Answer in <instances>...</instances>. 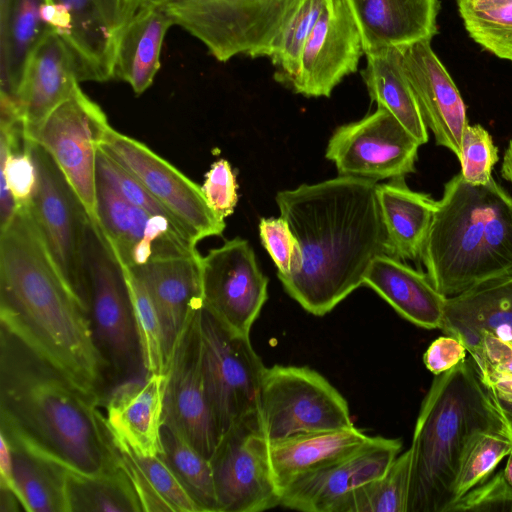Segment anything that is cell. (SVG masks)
<instances>
[{
	"mask_svg": "<svg viewBox=\"0 0 512 512\" xmlns=\"http://www.w3.org/2000/svg\"><path fill=\"white\" fill-rule=\"evenodd\" d=\"M375 181L339 175L277 193L276 202L295 236L301 263L279 276L285 291L307 312L323 316L355 289L386 237Z\"/></svg>",
	"mask_w": 512,
	"mask_h": 512,
	"instance_id": "1",
	"label": "cell"
},
{
	"mask_svg": "<svg viewBox=\"0 0 512 512\" xmlns=\"http://www.w3.org/2000/svg\"><path fill=\"white\" fill-rule=\"evenodd\" d=\"M0 231L1 325L103 397L110 372L89 311L55 265L29 206Z\"/></svg>",
	"mask_w": 512,
	"mask_h": 512,
	"instance_id": "2",
	"label": "cell"
},
{
	"mask_svg": "<svg viewBox=\"0 0 512 512\" xmlns=\"http://www.w3.org/2000/svg\"><path fill=\"white\" fill-rule=\"evenodd\" d=\"M103 399L1 325L0 431L7 437L68 470L112 472L119 466L99 410Z\"/></svg>",
	"mask_w": 512,
	"mask_h": 512,
	"instance_id": "3",
	"label": "cell"
},
{
	"mask_svg": "<svg viewBox=\"0 0 512 512\" xmlns=\"http://www.w3.org/2000/svg\"><path fill=\"white\" fill-rule=\"evenodd\" d=\"M445 297L512 272V196L493 178L472 185L455 175L436 201L421 255Z\"/></svg>",
	"mask_w": 512,
	"mask_h": 512,
	"instance_id": "4",
	"label": "cell"
},
{
	"mask_svg": "<svg viewBox=\"0 0 512 512\" xmlns=\"http://www.w3.org/2000/svg\"><path fill=\"white\" fill-rule=\"evenodd\" d=\"M507 432L472 358L435 375L416 420L407 512H445L458 460L478 431Z\"/></svg>",
	"mask_w": 512,
	"mask_h": 512,
	"instance_id": "5",
	"label": "cell"
},
{
	"mask_svg": "<svg viewBox=\"0 0 512 512\" xmlns=\"http://www.w3.org/2000/svg\"><path fill=\"white\" fill-rule=\"evenodd\" d=\"M300 0H162L179 25L220 62L270 57Z\"/></svg>",
	"mask_w": 512,
	"mask_h": 512,
	"instance_id": "6",
	"label": "cell"
},
{
	"mask_svg": "<svg viewBox=\"0 0 512 512\" xmlns=\"http://www.w3.org/2000/svg\"><path fill=\"white\" fill-rule=\"evenodd\" d=\"M85 264L94 338L110 377L122 381L137 377L144 370L124 271L99 227L91 221Z\"/></svg>",
	"mask_w": 512,
	"mask_h": 512,
	"instance_id": "7",
	"label": "cell"
},
{
	"mask_svg": "<svg viewBox=\"0 0 512 512\" xmlns=\"http://www.w3.org/2000/svg\"><path fill=\"white\" fill-rule=\"evenodd\" d=\"M257 411L269 443L354 426L344 397L308 367H265Z\"/></svg>",
	"mask_w": 512,
	"mask_h": 512,
	"instance_id": "8",
	"label": "cell"
},
{
	"mask_svg": "<svg viewBox=\"0 0 512 512\" xmlns=\"http://www.w3.org/2000/svg\"><path fill=\"white\" fill-rule=\"evenodd\" d=\"M30 142L38 183L29 209L62 277L89 311L85 264L89 216L51 155Z\"/></svg>",
	"mask_w": 512,
	"mask_h": 512,
	"instance_id": "9",
	"label": "cell"
},
{
	"mask_svg": "<svg viewBox=\"0 0 512 512\" xmlns=\"http://www.w3.org/2000/svg\"><path fill=\"white\" fill-rule=\"evenodd\" d=\"M200 331L205 389L220 440L233 424L257 410L265 366L249 336L235 332L204 306Z\"/></svg>",
	"mask_w": 512,
	"mask_h": 512,
	"instance_id": "10",
	"label": "cell"
},
{
	"mask_svg": "<svg viewBox=\"0 0 512 512\" xmlns=\"http://www.w3.org/2000/svg\"><path fill=\"white\" fill-rule=\"evenodd\" d=\"M209 460L219 512H260L280 505L269 441L257 410L221 436Z\"/></svg>",
	"mask_w": 512,
	"mask_h": 512,
	"instance_id": "11",
	"label": "cell"
},
{
	"mask_svg": "<svg viewBox=\"0 0 512 512\" xmlns=\"http://www.w3.org/2000/svg\"><path fill=\"white\" fill-rule=\"evenodd\" d=\"M109 127L101 107L77 84L72 94L28 139L51 155L96 226V160L100 142Z\"/></svg>",
	"mask_w": 512,
	"mask_h": 512,
	"instance_id": "12",
	"label": "cell"
},
{
	"mask_svg": "<svg viewBox=\"0 0 512 512\" xmlns=\"http://www.w3.org/2000/svg\"><path fill=\"white\" fill-rule=\"evenodd\" d=\"M99 148L140 182L196 244L222 234L224 219L201 187L148 146L109 127Z\"/></svg>",
	"mask_w": 512,
	"mask_h": 512,
	"instance_id": "13",
	"label": "cell"
},
{
	"mask_svg": "<svg viewBox=\"0 0 512 512\" xmlns=\"http://www.w3.org/2000/svg\"><path fill=\"white\" fill-rule=\"evenodd\" d=\"M140 5L129 0H45L41 18L67 46L79 82L114 78L120 35Z\"/></svg>",
	"mask_w": 512,
	"mask_h": 512,
	"instance_id": "14",
	"label": "cell"
},
{
	"mask_svg": "<svg viewBox=\"0 0 512 512\" xmlns=\"http://www.w3.org/2000/svg\"><path fill=\"white\" fill-rule=\"evenodd\" d=\"M420 145L389 111L378 107L358 121L337 127L325 157L339 175L376 182L413 173Z\"/></svg>",
	"mask_w": 512,
	"mask_h": 512,
	"instance_id": "15",
	"label": "cell"
},
{
	"mask_svg": "<svg viewBox=\"0 0 512 512\" xmlns=\"http://www.w3.org/2000/svg\"><path fill=\"white\" fill-rule=\"evenodd\" d=\"M97 215L106 242L127 268L199 253L196 243L171 219L131 204L99 178Z\"/></svg>",
	"mask_w": 512,
	"mask_h": 512,
	"instance_id": "16",
	"label": "cell"
},
{
	"mask_svg": "<svg viewBox=\"0 0 512 512\" xmlns=\"http://www.w3.org/2000/svg\"><path fill=\"white\" fill-rule=\"evenodd\" d=\"M203 306L237 333L250 335L268 297V278L248 241L234 238L201 257Z\"/></svg>",
	"mask_w": 512,
	"mask_h": 512,
	"instance_id": "17",
	"label": "cell"
},
{
	"mask_svg": "<svg viewBox=\"0 0 512 512\" xmlns=\"http://www.w3.org/2000/svg\"><path fill=\"white\" fill-rule=\"evenodd\" d=\"M200 310L177 340L169 360L163 425L210 459L219 434L204 383Z\"/></svg>",
	"mask_w": 512,
	"mask_h": 512,
	"instance_id": "18",
	"label": "cell"
},
{
	"mask_svg": "<svg viewBox=\"0 0 512 512\" xmlns=\"http://www.w3.org/2000/svg\"><path fill=\"white\" fill-rule=\"evenodd\" d=\"M363 54L360 34L344 0H333L306 41L289 85L306 97H329L346 76L357 71Z\"/></svg>",
	"mask_w": 512,
	"mask_h": 512,
	"instance_id": "19",
	"label": "cell"
},
{
	"mask_svg": "<svg viewBox=\"0 0 512 512\" xmlns=\"http://www.w3.org/2000/svg\"><path fill=\"white\" fill-rule=\"evenodd\" d=\"M401 447L398 439L370 436L348 456L289 484L281 493L280 505L305 512H331L350 492L381 476Z\"/></svg>",
	"mask_w": 512,
	"mask_h": 512,
	"instance_id": "20",
	"label": "cell"
},
{
	"mask_svg": "<svg viewBox=\"0 0 512 512\" xmlns=\"http://www.w3.org/2000/svg\"><path fill=\"white\" fill-rule=\"evenodd\" d=\"M400 49L404 74L427 128L433 132L437 145L449 149L459 159L468 120L456 84L433 51L431 40Z\"/></svg>",
	"mask_w": 512,
	"mask_h": 512,
	"instance_id": "21",
	"label": "cell"
},
{
	"mask_svg": "<svg viewBox=\"0 0 512 512\" xmlns=\"http://www.w3.org/2000/svg\"><path fill=\"white\" fill-rule=\"evenodd\" d=\"M167 374L120 382L105 397V426L113 445L142 456L163 454L162 426Z\"/></svg>",
	"mask_w": 512,
	"mask_h": 512,
	"instance_id": "22",
	"label": "cell"
},
{
	"mask_svg": "<svg viewBox=\"0 0 512 512\" xmlns=\"http://www.w3.org/2000/svg\"><path fill=\"white\" fill-rule=\"evenodd\" d=\"M440 329L459 338L471 357L484 335L512 343V272L447 297Z\"/></svg>",
	"mask_w": 512,
	"mask_h": 512,
	"instance_id": "23",
	"label": "cell"
},
{
	"mask_svg": "<svg viewBox=\"0 0 512 512\" xmlns=\"http://www.w3.org/2000/svg\"><path fill=\"white\" fill-rule=\"evenodd\" d=\"M201 257L198 253L129 268L142 281L154 304L164 335L168 364L177 340L203 306Z\"/></svg>",
	"mask_w": 512,
	"mask_h": 512,
	"instance_id": "24",
	"label": "cell"
},
{
	"mask_svg": "<svg viewBox=\"0 0 512 512\" xmlns=\"http://www.w3.org/2000/svg\"><path fill=\"white\" fill-rule=\"evenodd\" d=\"M364 54L432 40L438 33L439 0H344Z\"/></svg>",
	"mask_w": 512,
	"mask_h": 512,
	"instance_id": "25",
	"label": "cell"
},
{
	"mask_svg": "<svg viewBox=\"0 0 512 512\" xmlns=\"http://www.w3.org/2000/svg\"><path fill=\"white\" fill-rule=\"evenodd\" d=\"M77 84L79 81L73 58L65 43L51 28L30 56L19 94L27 139L72 94Z\"/></svg>",
	"mask_w": 512,
	"mask_h": 512,
	"instance_id": "26",
	"label": "cell"
},
{
	"mask_svg": "<svg viewBox=\"0 0 512 512\" xmlns=\"http://www.w3.org/2000/svg\"><path fill=\"white\" fill-rule=\"evenodd\" d=\"M363 285L373 289L409 322L425 329L441 328L447 297L434 287L427 274L400 259L386 253L377 255Z\"/></svg>",
	"mask_w": 512,
	"mask_h": 512,
	"instance_id": "27",
	"label": "cell"
},
{
	"mask_svg": "<svg viewBox=\"0 0 512 512\" xmlns=\"http://www.w3.org/2000/svg\"><path fill=\"white\" fill-rule=\"evenodd\" d=\"M174 25L161 2L140 5L124 27L116 49L114 78L128 83L136 95L145 92L160 69L164 37Z\"/></svg>",
	"mask_w": 512,
	"mask_h": 512,
	"instance_id": "28",
	"label": "cell"
},
{
	"mask_svg": "<svg viewBox=\"0 0 512 512\" xmlns=\"http://www.w3.org/2000/svg\"><path fill=\"white\" fill-rule=\"evenodd\" d=\"M377 184V200L386 237V254L400 260L421 259L436 201L411 190L404 177Z\"/></svg>",
	"mask_w": 512,
	"mask_h": 512,
	"instance_id": "29",
	"label": "cell"
},
{
	"mask_svg": "<svg viewBox=\"0 0 512 512\" xmlns=\"http://www.w3.org/2000/svg\"><path fill=\"white\" fill-rule=\"evenodd\" d=\"M369 438L353 426L269 443L271 467L280 495L296 479L348 456Z\"/></svg>",
	"mask_w": 512,
	"mask_h": 512,
	"instance_id": "30",
	"label": "cell"
},
{
	"mask_svg": "<svg viewBox=\"0 0 512 512\" xmlns=\"http://www.w3.org/2000/svg\"><path fill=\"white\" fill-rule=\"evenodd\" d=\"M44 2L0 0V98L19 104L30 56L51 29L41 18Z\"/></svg>",
	"mask_w": 512,
	"mask_h": 512,
	"instance_id": "31",
	"label": "cell"
},
{
	"mask_svg": "<svg viewBox=\"0 0 512 512\" xmlns=\"http://www.w3.org/2000/svg\"><path fill=\"white\" fill-rule=\"evenodd\" d=\"M366 67L361 75L369 97L377 107L389 111L422 145L428 141L416 97L404 74L400 47L366 53Z\"/></svg>",
	"mask_w": 512,
	"mask_h": 512,
	"instance_id": "32",
	"label": "cell"
},
{
	"mask_svg": "<svg viewBox=\"0 0 512 512\" xmlns=\"http://www.w3.org/2000/svg\"><path fill=\"white\" fill-rule=\"evenodd\" d=\"M119 467L125 472L145 512H202L162 455L142 456L115 446Z\"/></svg>",
	"mask_w": 512,
	"mask_h": 512,
	"instance_id": "33",
	"label": "cell"
},
{
	"mask_svg": "<svg viewBox=\"0 0 512 512\" xmlns=\"http://www.w3.org/2000/svg\"><path fill=\"white\" fill-rule=\"evenodd\" d=\"M6 438L12 450L16 492L24 511L69 512L66 495L68 469L20 442Z\"/></svg>",
	"mask_w": 512,
	"mask_h": 512,
	"instance_id": "34",
	"label": "cell"
},
{
	"mask_svg": "<svg viewBox=\"0 0 512 512\" xmlns=\"http://www.w3.org/2000/svg\"><path fill=\"white\" fill-rule=\"evenodd\" d=\"M0 229L18 207L28 206L35 194L38 172L31 142L21 123L0 124Z\"/></svg>",
	"mask_w": 512,
	"mask_h": 512,
	"instance_id": "35",
	"label": "cell"
},
{
	"mask_svg": "<svg viewBox=\"0 0 512 512\" xmlns=\"http://www.w3.org/2000/svg\"><path fill=\"white\" fill-rule=\"evenodd\" d=\"M66 495L69 512L142 511L136 492L121 467L97 476L67 470Z\"/></svg>",
	"mask_w": 512,
	"mask_h": 512,
	"instance_id": "36",
	"label": "cell"
},
{
	"mask_svg": "<svg viewBox=\"0 0 512 512\" xmlns=\"http://www.w3.org/2000/svg\"><path fill=\"white\" fill-rule=\"evenodd\" d=\"M411 451L398 455L379 477L342 498L331 512H407Z\"/></svg>",
	"mask_w": 512,
	"mask_h": 512,
	"instance_id": "37",
	"label": "cell"
},
{
	"mask_svg": "<svg viewBox=\"0 0 512 512\" xmlns=\"http://www.w3.org/2000/svg\"><path fill=\"white\" fill-rule=\"evenodd\" d=\"M162 457L202 512H219L210 460L182 436L162 426Z\"/></svg>",
	"mask_w": 512,
	"mask_h": 512,
	"instance_id": "38",
	"label": "cell"
},
{
	"mask_svg": "<svg viewBox=\"0 0 512 512\" xmlns=\"http://www.w3.org/2000/svg\"><path fill=\"white\" fill-rule=\"evenodd\" d=\"M468 35L498 58L512 61V0H456Z\"/></svg>",
	"mask_w": 512,
	"mask_h": 512,
	"instance_id": "39",
	"label": "cell"
},
{
	"mask_svg": "<svg viewBox=\"0 0 512 512\" xmlns=\"http://www.w3.org/2000/svg\"><path fill=\"white\" fill-rule=\"evenodd\" d=\"M512 450L507 432L481 430L472 435L458 460L445 512L462 496L486 480Z\"/></svg>",
	"mask_w": 512,
	"mask_h": 512,
	"instance_id": "40",
	"label": "cell"
},
{
	"mask_svg": "<svg viewBox=\"0 0 512 512\" xmlns=\"http://www.w3.org/2000/svg\"><path fill=\"white\" fill-rule=\"evenodd\" d=\"M122 269L131 299L143 370L146 375L166 374L168 358L161 323L154 304L146 287L133 271L125 266H122Z\"/></svg>",
	"mask_w": 512,
	"mask_h": 512,
	"instance_id": "41",
	"label": "cell"
},
{
	"mask_svg": "<svg viewBox=\"0 0 512 512\" xmlns=\"http://www.w3.org/2000/svg\"><path fill=\"white\" fill-rule=\"evenodd\" d=\"M332 1L300 0L269 57L280 70L278 79L290 84L296 76L305 43L322 12Z\"/></svg>",
	"mask_w": 512,
	"mask_h": 512,
	"instance_id": "42",
	"label": "cell"
},
{
	"mask_svg": "<svg viewBox=\"0 0 512 512\" xmlns=\"http://www.w3.org/2000/svg\"><path fill=\"white\" fill-rule=\"evenodd\" d=\"M498 148L489 132L481 125H467L461 140V175L472 185H484L492 179L498 162Z\"/></svg>",
	"mask_w": 512,
	"mask_h": 512,
	"instance_id": "43",
	"label": "cell"
},
{
	"mask_svg": "<svg viewBox=\"0 0 512 512\" xmlns=\"http://www.w3.org/2000/svg\"><path fill=\"white\" fill-rule=\"evenodd\" d=\"M96 172L97 178L104 181L126 201L152 214L166 216L178 225L169 212L143 187L140 182H138L113 159L107 156L100 148L97 153Z\"/></svg>",
	"mask_w": 512,
	"mask_h": 512,
	"instance_id": "44",
	"label": "cell"
},
{
	"mask_svg": "<svg viewBox=\"0 0 512 512\" xmlns=\"http://www.w3.org/2000/svg\"><path fill=\"white\" fill-rule=\"evenodd\" d=\"M259 235L278 269V277L298 269L301 263L299 245L284 218H262Z\"/></svg>",
	"mask_w": 512,
	"mask_h": 512,
	"instance_id": "45",
	"label": "cell"
},
{
	"mask_svg": "<svg viewBox=\"0 0 512 512\" xmlns=\"http://www.w3.org/2000/svg\"><path fill=\"white\" fill-rule=\"evenodd\" d=\"M512 512V486L503 471L488 477L457 500L447 512Z\"/></svg>",
	"mask_w": 512,
	"mask_h": 512,
	"instance_id": "46",
	"label": "cell"
},
{
	"mask_svg": "<svg viewBox=\"0 0 512 512\" xmlns=\"http://www.w3.org/2000/svg\"><path fill=\"white\" fill-rule=\"evenodd\" d=\"M210 207L223 219L234 212L237 205V182L235 174L225 159L215 161L205 175L201 186Z\"/></svg>",
	"mask_w": 512,
	"mask_h": 512,
	"instance_id": "47",
	"label": "cell"
},
{
	"mask_svg": "<svg viewBox=\"0 0 512 512\" xmlns=\"http://www.w3.org/2000/svg\"><path fill=\"white\" fill-rule=\"evenodd\" d=\"M467 352L459 338L452 335L440 336L424 352L423 362L432 374L439 375L463 362Z\"/></svg>",
	"mask_w": 512,
	"mask_h": 512,
	"instance_id": "48",
	"label": "cell"
},
{
	"mask_svg": "<svg viewBox=\"0 0 512 512\" xmlns=\"http://www.w3.org/2000/svg\"><path fill=\"white\" fill-rule=\"evenodd\" d=\"M471 358L477 371L492 369L512 374V343L484 335L478 353Z\"/></svg>",
	"mask_w": 512,
	"mask_h": 512,
	"instance_id": "49",
	"label": "cell"
},
{
	"mask_svg": "<svg viewBox=\"0 0 512 512\" xmlns=\"http://www.w3.org/2000/svg\"><path fill=\"white\" fill-rule=\"evenodd\" d=\"M482 382L498 398L512 402V374L492 369L477 371Z\"/></svg>",
	"mask_w": 512,
	"mask_h": 512,
	"instance_id": "50",
	"label": "cell"
},
{
	"mask_svg": "<svg viewBox=\"0 0 512 512\" xmlns=\"http://www.w3.org/2000/svg\"><path fill=\"white\" fill-rule=\"evenodd\" d=\"M0 486L12 490L17 495L13 477L12 450L9 441L2 432H0Z\"/></svg>",
	"mask_w": 512,
	"mask_h": 512,
	"instance_id": "51",
	"label": "cell"
},
{
	"mask_svg": "<svg viewBox=\"0 0 512 512\" xmlns=\"http://www.w3.org/2000/svg\"><path fill=\"white\" fill-rule=\"evenodd\" d=\"M491 393L508 434L512 438V402L498 398L492 391Z\"/></svg>",
	"mask_w": 512,
	"mask_h": 512,
	"instance_id": "52",
	"label": "cell"
},
{
	"mask_svg": "<svg viewBox=\"0 0 512 512\" xmlns=\"http://www.w3.org/2000/svg\"><path fill=\"white\" fill-rule=\"evenodd\" d=\"M501 175L512 185V139L509 141L504 153Z\"/></svg>",
	"mask_w": 512,
	"mask_h": 512,
	"instance_id": "53",
	"label": "cell"
},
{
	"mask_svg": "<svg viewBox=\"0 0 512 512\" xmlns=\"http://www.w3.org/2000/svg\"><path fill=\"white\" fill-rule=\"evenodd\" d=\"M507 461L505 468L503 470V475L506 481L512 486V450L507 456Z\"/></svg>",
	"mask_w": 512,
	"mask_h": 512,
	"instance_id": "54",
	"label": "cell"
},
{
	"mask_svg": "<svg viewBox=\"0 0 512 512\" xmlns=\"http://www.w3.org/2000/svg\"><path fill=\"white\" fill-rule=\"evenodd\" d=\"M133 3H136L138 5H143L147 3H153V2H161L162 0H129Z\"/></svg>",
	"mask_w": 512,
	"mask_h": 512,
	"instance_id": "55",
	"label": "cell"
}]
</instances>
